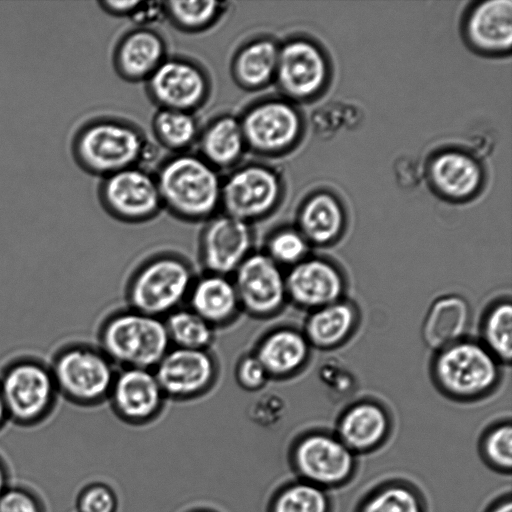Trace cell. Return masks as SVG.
<instances>
[{
  "label": "cell",
  "instance_id": "6da1fadb",
  "mask_svg": "<svg viewBox=\"0 0 512 512\" xmlns=\"http://www.w3.org/2000/svg\"><path fill=\"white\" fill-rule=\"evenodd\" d=\"M162 206L185 221H207L221 207L222 179L199 154L176 153L155 174Z\"/></svg>",
  "mask_w": 512,
  "mask_h": 512
},
{
  "label": "cell",
  "instance_id": "7a4b0ae2",
  "mask_svg": "<svg viewBox=\"0 0 512 512\" xmlns=\"http://www.w3.org/2000/svg\"><path fill=\"white\" fill-rule=\"evenodd\" d=\"M153 145L135 125L116 118H97L75 133L71 150L86 172L106 177L120 170L141 166Z\"/></svg>",
  "mask_w": 512,
  "mask_h": 512
},
{
  "label": "cell",
  "instance_id": "3957f363",
  "mask_svg": "<svg viewBox=\"0 0 512 512\" xmlns=\"http://www.w3.org/2000/svg\"><path fill=\"white\" fill-rule=\"evenodd\" d=\"M99 343L113 364L151 370L171 348L164 319L131 308L104 321Z\"/></svg>",
  "mask_w": 512,
  "mask_h": 512
},
{
  "label": "cell",
  "instance_id": "277c9868",
  "mask_svg": "<svg viewBox=\"0 0 512 512\" xmlns=\"http://www.w3.org/2000/svg\"><path fill=\"white\" fill-rule=\"evenodd\" d=\"M0 391L8 419L20 425L44 420L59 395L49 364L30 355L15 357L4 365Z\"/></svg>",
  "mask_w": 512,
  "mask_h": 512
},
{
  "label": "cell",
  "instance_id": "5b68a950",
  "mask_svg": "<svg viewBox=\"0 0 512 512\" xmlns=\"http://www.w3.org/2000/svg\"><path fill=\"white\" fill-rule=\"evenodd\" d=\"M49 366L58 394L81 406L107 398L116 376L109 358L99 348L84 343L60 347Z\"/></svg>",
  "mask_w": 512,
  "mask_h": 512
},
{
  "label": "cell",
  "instance_id": "8992f818",
  "mask_svg": "<svg viewBox=\"0 0 512 512\" xmlns=\"http://www.w3.org/2000/svg\"><path fill=\"white\" fill-rule=\"evenodd\" d=\"M195 280L190 264L173 254H161L144 262L127 288L131 309L163 318L180 308Z\"/></svg>",
  "mask_w": 512,
  "mask_h": 512
},
{
  "label": "cell",
  "instance_id": "52a82bcc",
  "mask_svg": "<svg viewBox=\"0 0 512 512\" xmlns=\"http://www.w3.org/2000/svg\"><path fill=\"white\" fill-rule=\"evenodd\" d=\"M278 173L269 165L252 162L237 166L222 179L224 213L252 224L270 215L282 196Z\"/></svg>",
  "mask_w": 512,
  "mask_h": 512
},
{
  "label": "cell",
  "instance_id": "ba28073f",
  "mask_svg": "<svg viewBox=\"0 0 512 512\" xmlns=\"http://www.w3.org/2000/svg\"><path fill=\"white\" fill-rule=\"evenodd\" d=\"M292 463L301 480L325 490L350 482L358 464L357 455L336 434L325 431H313L298 439Z\"/></svg>",
  "mask_w": 512,
  "mask_h": 512
},
{
  "label": "cell",
  "instance_id": "9c48e42d",
  "mask_svg": "<svg viewBox=\"0 0 512 512\" xmlns=\"http://www.w3.org/2000/svg\"><path fill=\"white\" fill-rule=\"evenodd\" d=\"M434 373L440 386L459 398H472L491 389L498 379L494 355L473 342H456L436 358Z\"/></svg>",
  "mask_w": 512,
  "mask_h": 512
},
{
  "label": "cell",
  "instance_id": "30bf717a",
  "mask_svg": "<svg viewBox=\"0 0 512 512\" xmlns=\"http://www.w3.org/2000/svg\"><path fill=\"white\" fill-rule=\"evenodd\" d=\"M239 119L247 150L262 157L288 151L301 133L300 115L284 99H261L250 105Z\"/></svg>",
  "mask_w": 512,
  "mask_h": 512
},
{
  "label": "cell",
  "instance_id": "8fae6325",
  "mask_svg": "<svg viewBox=\"0 0 512 512\" xmlns=\"http://www.w3.org/2000/svg\"><path fill=\"white\" fill-rule=\"evenodd\" d=\"M99 198L110 215L129 223L148 221L163 208L155 174L141 166L104 177Z\"/></svg>",
  "mask_w": 512,
  "mask_h": 512
},
{
  "label": "cell",
  "instance_id": "7c38bea8",
  "mask_svg": "<svg viewBox=\"0 0 512 512\" xmlns=\"http://www.w3.org/2000/svg\"><path fill=\"white\" fill-rule=\"evenodd\" d=\"M233 274L241 310L264 319L282 309L287 300L285 274L263 251H253Z\"/></svg>",
  "mask_w": 512,
  "mask_h": 512
},
{
  "label": "cell",
  "instance_id": "4fadbf2b",
  "mask_svg": "<svg viewBox=\"0 0 512 512\" xmlns=\"http://www.w3.org/2000/svg\"><path fill=\"white\" fill-rule=\"evenodd\" d=\"M151 99L163 109L193 113L209 95L206 72L195 62L167 57L146 80Z\"/></svg>",
  "mask_w": 512,
  "mask_h": 512
},
{
  "label": "cell",
  "instance_id": "5bb4252c",
  "mask_svg": "<svg viewBox=\"0 0 512 512\" xmlns=\"http://www.w3.org/2000/svg\"><path fill=\"white\" fill-rule=\"evenodd\" d=\"M251 224L229 214L207 220L200 238V257L209 273L229 276L253 252Z\"/></svg>",
  "mask_w": 512,
  "mask_h": 512
},
{
  "label": "cell",
  "instance_id": "9a60e30c",
  "mask_svg": "<svg viewBox=\"0 0 512 512\" xmlns=\"http://www.w3.org/2000/svg\"><path fill=\"white\" fill-rule=\"evenodd\" d=\"M153 371L165 396L188 399L212 387L217 365L208 350L171 347Z\"/></svg>",
  "mask_w": 512,
  "mask_h": 512
},
{
  "label": "cell",
  "instance_id": "2e32d148",
  "mask_svg": "<svg viewBox=\"0 0 512 512\" xmlns=\"http://www.w3.org/2000/svg\"><path fill=\"white\" fill-rule=\"evenodd\" d=\"M326 78V60L316 45L304 39L280 45L274 81L286 97L311 98L320 91Z\"/></svg>",
  "mask_w": 512,
  "mask_h": 512
},
{
  "label": "cell",
  "instance_id": "e0dca14e",
  "mask_svg": "<svg viewBox=\"0 0 512 512\" xmlns=\"http://www.w3.org/2000/svg\"><path fill=\"white\" fill-rule=\"evenodd\" d=\"M287 299L296 305L318 309L339 301L344 284L340 272L319 259H304L285 274Z\"/></svg>",
  "mask_w": 512,
  "mask_h": 512
},
{
  "label": "cell",
  "instance_id": "ac0fdd59",
  "mask_svg": "<svg viewBox=\"0 0 512 512\" xmlns=\"http://www.w3.org/2000/svg\"><path fill=\"white\" fill-rule=\"evenodd\" d=\"M108 397L121 417L144 421L159 412L165 395L153 370L130 367L116 373Z\"/></svg>",
  "mask_w": 512,
  "mask_h": 512
},
{
  "label": "cell",
  "instance_id": "d6986e66",
  "mask_svg": "<svg viewBox=\"0 0 512 512\" xmlns=\"http://www.w3.org/2000/svg\"><path fill=\"white\" fill-rule=\"evenodd\" d=\"M166 58V43L161 35L147 26H140L119 40L114 65L125 80L146 81Z\"/></svg>",
  "mask_w": 512,
  "mask_h": 512
},
{
  "label": "cell",
  "instance_id": "ffe728a7",
  "mask_svg": "<svg viewBox=\"0 0 512 512\" xmlns=\"http://www.w3.org/2000/svg\"><path fill=\"white\" fill-rule=\"evenodd\" d=\"M391 422L386 411L372 402L357 403L340 417L336 436L356 455L378 450L388 439Z\"/></svg>",
  "mask_w": 512,
  "mask_h": 512
},
{
  "label": "cell",
  "instance_id": "44dd1931",
  "mask_svg": "<svg viewBox=\"0 0 512 512\" xmlns=\"http://www.w3.org/2000/svg\"><path fill=\"white\" fill-rule=\"evenodd\" d=\"M187 300L189 308L214 328L229 324L241 310L233 280L220 274L207 272L195 279Z\"/></svg>",
  "mask_w": 512,
  "mask_h": 512
},
{
  "label": "cell",
  "instance_id": "7402d4cb",
  "mask_svg": "<svg viewBox=\"0 0 512 512\" xmlns=\"http://www.w3.org/2000/svg\"><path fill=\"white\" fill-rule=\"evenodd\" d=\"M471 44L486 52H504L512 43V1L489 0L473 8L466 21Z\"/></svg>",
  "mask_w": 512,
  "mask_h": 512
},
{
  "label": "cell",
  "instance_id": "603a6c76",
  "mask_svg": "<svg viewBox=\"0 0 512 512\" xmlns=\"http://www.w3.org/2000/svg\"><path fill=\"white\" fill-rule=\"evenodd\" d=\"M196 142L199 155L218 171L237 167L248 151L240 119L231 114L211 120Z\"/></svg>",
  "mask_w": 512,
  "mask_h": 512
},
{
  "label": "cell",
  "instance_id": "cb8c5ba5",
  "mask_svg": "<svg viewBox=\"0 0 512 512\" xmlns=\"http://www.w3.org/2000/svg\"><path fill=\"white\" fill-rule=\"evenodd\" d=\"M264 366L269 378H285L305 364L309 343L304 334L288 327L269 331L253 352Z\"/></svg>",
  "mask_w": 512,
  "mask_h": 512
},
{
  "label": "cell",
  "instance_id": "d4e9b609",
  "mask_svg": "<svg viewBox=\"0 0 512 512\" xmlns=\"http://www.w3.org/2000/svg\"><path fill=\"white\" fill-rule=\"evenodd\" d=\"M280 45L270 36L246 41L236 51L231 64L235 82L243 89H264L275 80Z\"/></svg>",
  "mask_w": 512,
  "mask_h": 512
},
{
  "label": "cell",
  "instance_id": "484cf974",
  "mask_svg": "<svg viewBox=\"0 0 512 512\" xmlns=\"http://www.w3.org/2000/svg\"><path fill=\"white\" fill-rule=\"evenodd\" d=\"M429 176L433 186L447 198L462 200L473 195L481 182V169L467 154L447 151L431 162Z\"/></svg>",
  "mask_w": 512,
  "mask_h": 512
},
{
  "label": "cell",
  "instance_id": "4316f807",
  "mask_svg": "<svg viewBox=\"0 0 512 512\" xmlns=\"http://www.w3.org/2000/svg\"><path fill=\"white\" fill-rule=\"evenodd\" d=\"M469 308L464 299L447 296L438 299L431 307L424 326L423 337L433 349H444L460 339L465 332Z\"/></svg>",
  "mask_w": 512,
  "mask_h": 512
},
{
  "label": "cell",
  "instance_id": "83f0119b",
  "mask_svg": "<svg viewBox=\"0 0 512 512\" xmlns=\"http://www.w3.org/2000/svg\"><path fill=\"white\" fill-rule=\"evenodd\" d=\"M298 223V230L308 243L327 244L341 233L344 214L332 195L318 193L305 201L299 212Z\"/></svg>",
  "mask_w": 512,
  "mask_h": 512
},
{
  "label": "cell",
  "instance_id": "f1b7e54d",
  "mask_svg": "<svg viewBox=\"0 0 512 512\" xmlns=\"http://www.w3.org/2000/svg\"><path fill=\"white\" fill-rule=\"evenodd\" d=\"M355 322L356 313L352 306L337 301L315 309L306 321L304 336L316 347L330 348L344 341Z\"/></svg>",
  "mask_w": 512,
  "mask_h": 512
},
{
  "label": "cell",
  "instance_id": "f546056e",
  "mask_svg": "<svg viewBox=\"0 0 512 512\" xmlns=\"http://www.w3.org/2000/svg\"><path fill=\"white\" fill-rule=\"evenodd\" d=\"M355 512H427V504L414 484L393 479L367 492Z\"/></svg>",
  "mask_w": 512,
  "mask_h": 512
},
{
  "label": "cell",
  "instance_id": "4dcf8cb0",
  "mask_svg": "<svg viewBox=\"0 0 512 512\" xmlns=\"http://www.w3.org/2000/svg\"><path fill=\"white\" fill-rule=\"evenodd\" d=\"M152 131L161 146L182 153L197 141L200 129L193 113L159 108L152 119Z\"/></svg>",
  "mask_w": 512,
  "mask_h": 512
},
{
  "label": "cell",
  "instance_id": "1f68e13d",
  "mask_svg": "<svg viewBox=\"0 0 512 512\" xmlns=\"http://www.w3.org/2000/svg\"><path fill=\"white\" fill-rule=\"evenodd\" d=\"M163 319L174 347L207 350L214 340V327L190 308H178Z\"/></svg>",
  "mask_w": 512,
  "mask_h": 512
},
{
  "label": "cell",
  "instance_id": "d6a6232c",
  "mask_svg": "<svg viewBox=\"0 0 512 512\" xmlns=\"http://www.w3.org/2000/svg\"><path fill=\"white\" fill-rule=\"evenodd\" d=\"M165 17L184 32H202L213 26L227 10L219 1H167Z\"/></svg>",
  "mask_w": 512,
  "mask_h": 512
},
{
  "label": "cell",
  "instance_id": "836d02e7",
  "mask_svg": "<svg viewBox=\"0 0 512 512\" xmlns=\"http://www.w3.org/2000/svg\"><path fill=\"white\" fill-rule=\"evenodd\" d=\"M273 512H332V502L327 490L299 480L282 489Z\"/></svg>",
  "mask_w": 512,
  "mask_h": 512
},
{
  "label": "cell",
  "instance_id": "e575fe53",
  "mask_svg": "<svg viewBox=\"0 0 512 512\" xmlns=\"http://www.w3.org/2000/svg\"><path fill=\"white\" fill-rule=\"evenodd\" d=\"M479 453L492 470L509 475L512 469V426L502 422L488 429L479 443Z\"/></svg>",
  "mask_w": 512,
  "mask_h": 512
},
{
  "label": "cell",
  "instance_id": "d590c367",
  "mask_svg": "<svg viewBox=\"0 0 512 512\" xmlns=\"http://www.w3.org/2000/svg\"><path fill=\"white\" fill-rule=\"evenodd\" d=\"M484 338L494 357L509 362L512 355V307L509 302L499 303L487 315Z\"/></svg>",
  "mask_w": 512,
  "mask_h": 512
},
{
  "label": "cell",
  "instance_id": "8d00e7d4",
  "mask_svg": "<svg viewBox=\"0 0 512 512\" xmlns=\"http://www.w3.org/2000/svg\"><path fill=\"white\" fill-rule=\"evenodd\" d=\"M307 251L308 241L298 229L281 228L270 234L263 252L282 268L304 260Z\"/></svg>",
  "mask_w": 512,
  "mask_h": 512
},
{
  "label": "cell",
  "instance_id": "74e56055",
  "mask_svg": "<svg viewBox=\"0 0 512 512\" xmlns=\"http://www.w3.org/2000/svg\"><path fill=\"white\" fill-rule=\"evenodd\" d=\"M235 378L238 385L249 392L261 390L270 379L264 366L253 352L245 354L238 360Z\"/></svg>",
  "mask_w": 512,
  "mask_h": 512
},
{
  "label": "cell",
  "instance_id": "f35d334b",
  "mask_svg": "<svg viewBox=\"0 0 512 512\" xmlns=\"http://www.w3.org/2000/svg\"><path fill=\"white\" fill-rule=\"evenodd\" d=\"M114 507L112 493L103 486L89 488L80 500L81 512H113Z\"/></svg>",
  "mask_w": 512,
  "mask_h": 512
},
{
  "label": "cell",
  "instance_id": "ab89813d",
  "mask_svg": "<svg viewBox=\"0 0 512 512\" xmlns=\"http://www.w3.org/2000/svg\"><path fill=\"white\" fill-rule=\"evenodd\" d=\"M0 512H39L34 499L20 490H10L0 495Z\"/></svg>",
  "mask_w": 512,
  "mask_h": 512
},
{
  "label": "cell",
  "instance_id": "60d3db41",
  "mask_svg": "<svg viewBox=\"0 0 512 512\" xmlns=\"http://www.w3.org/2000/svg\"><path fill=\"white\" fill-rule=\"evenodd\" d=\"M142 1H100L99 5L101 8L115 16H132L135 11L139 8Z\"/></svg>",
  "mask_w": 512,
  "mask_h": 512
},
{
  "label": "cell",
  "instance_id": "b9f144b4",
  "mask_svg": "<svg viewBox=\"0 0 512 512\" xmlns=\"http://www.w3.org/2000/svg\"><path fill=\"white\" fill-rule=\"evenodd\" d=\"M486 512H512V500L510 494L495 500Z\"/></svg>",
  "mask_w": 512,
  "mask_h": 512
},
{
  "label": "cell",
  "instance_id": "7bdbcfd3",
  "mask_svg": "<svg viewBox=\"0 0 512 512\" xmlns=\"http://www.w3.org/2000/svg\"><path fill=\"white\" fill-rule=\"evenodd\" d=\"M8 419L6 408L3 402V398L0 391V428L4 425L6 420Z\"/></svg>",
  "mask_w": 512,
  "mask_h": 512
},
{
  "label": "cell",
  "instance_id": "ee69618b",
  "mask_svg": "<svg viewBox=\"0 0 512 512\" xmlns=\"http://www.w3.org/2000/svg\"><path fill=\"white\" fill-rule=\"evenodd\" d=\"M4 484H5V476H4L3 470L0 466V495L3 493Z\"/></svg>",
  "mask_w": 512,
  "mask_h": 512
}]
</instances>
